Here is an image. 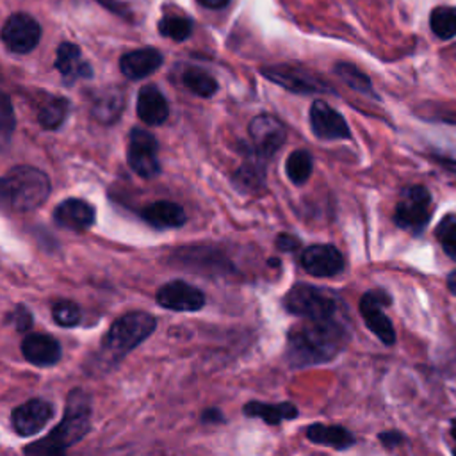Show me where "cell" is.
I'll list each match as a JSON object with an SVG mask.
<instances>
[{
    "instance_id": "obj_23",
    "label": "cell",
    "mask_w": 456,
    "mask_h": 456,
    "mask_svg": "<svg viewBox=\"0 0 456 456\" xmlns=\"http://www.w3.org/2000/svg\"><path fill=\"white\" fill-rule=\"evenodd\" d=\"M306 436L314 444L328 445V447H333V449H347L354 444V436L342 426L312 424L306 429Z\"/></svg>"
},
{
    "instance_id": "obj_19",
    "label": "cell",
    "mask_w": 456,
    "mask_h": 456,
    "mask_svg": "<svg viewBox=\"0 0 456 456\" xmlns=\"http://www.w3.org/2000/svg\"><path fill=\"white\" fill-rule=\"evenodd\" d=\"M137 116L146 125H162L169 116V105L153 84L142 86L137 94Z\"/></svg>"
},
{
    "instance_id": "obj_7",
    "label": "cell",
    "mask_w": 456,
    "mask_h": 456,
    "mask_svg": "<svg viewBox=\"0 0 456 456\" xmlns=\"http://www.w3.org/2000/svg\"><path fill=\"white\" fill-rule=\"evenodd\" d=\"M128 166L141 178H153L160 173L159 164V142L153 134L134 126L128 135V150H126Z\"/></svg>"
},
{
    "instance_id": "obj_16",
    "label": "cell",
    "mask_w": 456,
    "mask_h": 456,
    "mask_svg": "<svg viewBox=\"0 0 456 456\" xmlns=\"http://www.w3.org/2000/svg\"><path fill=\"white\" fill-rule=\"evenodd\" d=\"M53 219L66 230L84 232L94 224L96 212L91 203L78 198H68L57 205L53 210Z\"/></svg>"
},
{
    "instance_id": "obj_15",
    "label": "cell",
    "mask_w": 456,
    "mask_h": 456,
    "mask_svg": "<svg viewBox=\"0 0 456 456\" xmlns=\"http://www.w3.org/2000/svg\"><path fill=\"white\" fill-rule=\"evenodd\" d=\"M303 269L317 278L335 276L344 269L342 253L331 244H314L301 253Z\"/></svg>"
},
{
    "instance_id": "obj_22",
    "label": "cell",
    "mask_w": 456,
    "mask_h": 456,
    "mask_svg": "<svg viewBox=\"0 0 456 456\" xmlns=\"http://www.w3.org/2000/svg\"><path fill=\"white\" fill-rule=\"evenodd\" d=\"M125 109V96L119 87H109L100 91L91 105V116L103 125L116 123Z\"/></svg>"
},
{
    "instance_id": "obj_10",
    "label": "cell",
    "mask_w": 456,
    "mask_h": 456,
    "mask_svg": "<svg viewBox=\"0 0 456 456\" xmlns=\"http://www.w3.org/2000/svg\"><path fill=\"white\" fill-rule=\"evenodd\" d=\"M390 305V296L383 290H369L360 299V314L367 324V328L383 342L394 344L395 331L390 319L385 315L383 308Z\"/></svg>"
},
{
    "instance_id": "obj_21",
    "label": "cell",
    "mask_w": 456,
    "mask_h": 456,
    "mask_svg": "<svg viewBox=\"0 0 456 456\" xmlns=\"http://www.w3.org/2000/svg\"><path fill=\"white\" fill-rule=\"evenodd\" d=\"M141 216L148 224L155 228H178L187 221L185 210L178 203L167 200L146 205Z\"/></svg>"
},
{
    "instance_id": "obj_34",
    "label": "cell",
    "mask_w": 456,
    "mask_h": 456,
    "mask_svg": "<svg viewBox=\"0 0 456 456\" xmlns=\"http://www.w3.org/2000/svg\"><path fill=\"white\" fill-rule=\"evenodd\" d=\"M14 112H12V105H11V98L9 94L2 96V107H0V132H2V139L4 142L9 141L12 130H14Z\"/></svg>"
},
{
    "instance_id": "obj_9",
    "label": "cell",
    "mask_w": 456,
    "mask_h": 456,
    "mask_svg": "<svg viewBox=\"0 0 456 456\" xmlns=\"http://www.w3.org/2000/svg\"><path fill=\"white\" fill-rule=\"evenodd\" d=\"M41 39L39 23L25 12L11 14L2 27V41L14 53H28Z\"/></svg>"
},
{
    "instance_id": "obj_4",
    "label": "cell",
    "mask_w": 456,
    "mask_h": 456,
    "mask_svg": "<svg viewBox=\"0 0 456 456\" xmlns=\"http://www.w3.org/2000/svg\"><path fill=\"white\" fill-rule=\"evenodd\" d=\"M285 308L303 319L324 321L340 317L342 305L331 290H324L308 283H296L283 297Z\"/></svg>"
},
{
    "instance_id": "obj_39",
    "label": "cell",
    "mask_w": 456,
    "mask_h": 456,
    "mask_svg": "<svg viewBox=\"0 0 456 456\" xmlns=\"http://www.w3.org/2000/svg\"><path fill=\"white\" fill-rule=\"evenodd\" d=\"M447 289L452 296H456V271H452L449 276H447Z\"/></svg>"
},
{
    "instance_id": "obj_13",
    "label": "cell",
    "mask_w": 456,
    "mask_h": 456,
    "mask_svg": "<svg viewBox=\"0 0 456 456\" xmlns=\"http://www.w3.org/2000/svg\"><path fill=\"white\" fill-rule=\"evenodd\" d=\"M310 128L315 137L326 141L351 137V130L344 116L322 100H315L310 107Z\"/></svg>"
},
{
    "instance_id": "obj_27",
    "label": "cell",
    "mask_w": 456,
    "mask_h": 456,
    "mask_svg": "<svg viewBox=\"0 0 456 456\" xmlns=\"http://www.w3.org/2000/svg\"><path fill=\"white\" fill-rule=\"evenodd\" d=\"M69 110V102L62 96H52L37 110V121L45 130H55L62 125Z\"/></svg>"
},
{
    "instance_id": "obj_1",
    "label": "cell",
    "mask_w": 456,
    "mask_h": 456,
    "mask_svg": "<svg viewBox=\"0 0 456 456\" xmlns=\"http://www.w3.org/2000/svg\"><path fill=\"white\" fill-rule=\"evenodd\" d=\"M347 328L337 319L312 321L292 326L289 331V349L287 356L292 365H312L331 360L346 344Z\"/></svg>"
},
{
    "instance_id": "obj_30",
    "label": "cell",
    "mask_w": 456,
    "mask_h": 456,
    "mask_svg": "<svg viewBox=\"0 0 456 456\" xmlns=\"http://www.w3.org/2000/svg\"><path fill=\"white\" fill-rule=\"evenodd\" d=\"M285 171L287 176L292 183L301 185L308 180L312 173V157L306 150H294L285 162Z\"/></svg>"
},
{
    "instance_id": "obj_38",
    "label": "cell",
    "mask_w": 456,
    "mask_h": 456,
    "mask_svg": "<svg viewBox=\"0 0 456 456\" xmlns=\"http://www.w3.org/2000/svg\"><path fill=\"white\" fill-rule=\"evenodd\" d=\"M207 9H221L230 4V0H198Z\"/></svg>"
},
{
    "instance_id": "obj_36",
    "label": "cell",
    "mask_w": 456,
    "mask_h": 456,
    "mask_svg": "<svg viewBox=\"0 0 456 456\" xmlns=\"http://www.w3.org/2000/svg\"><path fill=\"white\" fill-rule=\"evenodd\" d=\"M431 159H433V162L438 164L444 171H447V173H451L452 176H456V159H452V157H449V155H440V153H433Z\"/></svg>"
},
{
    "instance_id": "obj_2",
    "label": "cell",
    "mask_w": 456,
    "mask_h": 456,
    "mask_svg": "<svg viewBox=\"0 0 456 456\" xmlns=\"http://www.w3.org/2000/svg\"><path fill=\"white\" fill-rule=\"evenodd\" d=\"M91 420L89 399L82 390H73L68 395L66 410L62 420L57 428L48 433L43 440L27 447V454L30 456H64L66 449L77 444L87 431Z\"/></svg>"
},
{
    "instance_id": "obj_28",
    "label": "cell",
    "mask_w": 456,
    "mask_h": 456,
    "mask_svg": "<svg viewBox=\"0 0 456 456\" xmlns=\"http://www.w3.org/2000/svg\"><path fill=\"white\" fill-rule=\"evenodd\" d=\"M183 86L201 98H208L217 91V80L203 68L189 66L182 75Z\"/></svg>"
},
{
    "instance_id": "obj_6",
    "label": "cell",
    "mask_w": 456,
    "mask_h": 456,
    "mask_svg": "<svg viewBox=\"0 0 456 456\" xmlns=\"http://www.w3.org/2000/svg\"><path fill=\"white\" fill-rule=\"evenodd\" d=\"M433 198L428 187L420 183L406 185L394 208V223L411 235H420L433 217Z\"/></svg>"
},
{
    "instance_id": "obj_17",
    "label": "cell",
    "mask_w": 456,
    "mask_h": 456,
    "mask_svg": "<svg viewBox=\"0 0 456 456\" xmlns=\"http://www.w3.org/2000/svg\"><path fill=\"white\" fill-rule=\"evenodd\" d=\"M21 353L32 365L50 367L61 358V344L46 333H30L21 342Z\"/></svg>"
},
{
    "instance_id": "obj_31",
    "label": "cell",
    "mask_w": 456,
    "mask_h": 456,
    "mask_svg": "<svg viewBox=\"0 0 456 456\" xmlns=\"http://www.w3.org/2000/svg\"><path fill=\"white\" fill-rule=\"evenodd\" d=\"M159 32L164 37H169L173 41H183L192 32V21L187 16L180 14H166L159 21Z\"/></svg>"
},
{
    "instance_id": "obj_20",
    "label": "cell",
    "mask_w": 456,
    "mask_h": 456,
    "mask_svg": "<svg viewBox=\"0 0 456 456\" xmlns=\"http://www.w3.org/2000/svg\"><path fill=\"white\" fill-rule=\"evenodd\" d=\"M55 68L66 78V82H75L77 78H89L93 75L91 66L82 61V52L75 43H61L55 53Z\"/></svg>"
},
{
    "instance_id": "obj_5",
    "label": "cell",
    "mask_w": 456,
    "mask_h": 456,
    "mask_svg": "<svg viewBox=\"0 0 456 456\" xmlns=\"http://www.w3.org/2000/svg\"><path fill=\"white\" fill-rule=\"evenodd\" d=\"M157 326V321L148 312H130L118 317L105 337V351L110 356H123L142 340H146Z\"/></svg>"
},
{
    "instance_id": "obj_35",
    "label": "cell",
    "mask_w": 456,
    "mask_h": 456,
    "mask_svg": "<svg viewBox=\"0 0 456 456\" xmlns=\"http://www.w3.org/2000/svg\"><path fill=\"white\" fill-rule=\"evenodd\" d=\"M12 319H14L16 330H20V331H25V330H28V328L32 326V315H30V312H28L27 308H23V306H18V308L14 310Z\"/></svg>"
},
{
    "instance_id": "obj_25",
    "label": "cell",
    "mask_w": 456,
    "mask_h": 456,
    "mask_svg": "<svg viewBox=\"0 0 456 456\" xmlns=\"http://www.w3.org/2000/svg\"><path fill=\"white\" fill-rule=\"evenodd\" d=\"M429 28L442 41H449L456 37V7L454 5L433 7L429 12Z\"/></svg>"
},
{
    "instance_id": "obj_41",
    "label": "cell",
    "mask_w": 456,
    "mask_h": 456,
    "mask_svg": "<svg viewBox=\"0 0 456 456\" xmlns=\"http://www.w3.org/2000/svg\"><path fill=\"white\" fill-rule=\"evenodd\" d=\"M454 456H456V449H454Z\"/></svg>"
},
{
    "instance_id": "obj_24",
    "label": "cell",
    "mask_w": 456,
    "mask_h": 456,
    "mask_svg": "<svg viewBox=\"0 0 456 456\" xmlns=\"http://www.w3.org/2000/svg\"><path fill=\"white\" fill-rule=\"evenodd\" d=\"M244 413L248 417H258L267 424H280L281 420H289L297 417V410L292 403H280V404H267L258 401H249L244 404Z\"/></svg>"
},
{
    "instance_id": "obj_32",
    "label": "cell",
    "mask_w": 456,
    "mask_h": 456,
    "mask_svg": "<svg viewBox=\"0 0 456 456\" xmlns=\"http://www.w3.org/2000/svg\"><path fill=\"white\" fill-rule=\"evenodd\" d=\"M435 237L444 253L456 262V214H445L435 226Z\"/></svg>"
},
{
    "instance_id": "obj_3",
    "label": "cell",
    "mask_w": 456,
    "mask_h": 456,
    "mask_svg": "<svg viewBox=\"0 0 456 456\" xmlns=\"http://www.w3.org/2000/svg\"><path fill=\"white\" fill-rule=\"evenodd\" d=\"M4 207L14 212H28L43 205L50 194L46 173L32 166L11 167L0 183Z\"/></svg>"
},
{
    "instance_id": "obj_33",
    "label": "cell",
    "mask_w": 456,
    "mask_h": 456,
    "mask_svg": "<svg viewBox=\"0 0 456 456\" xmlns=\"http://www.w3.org/2000/svg\"><path fill=\"white\" fill-rule=\"evenodd\" d=\"M52 315H53V321H55L59 326L71 328V326L78 324V321H80V308H78V305L73 303V301L61 299V301H57V303L52 306Z\"/></svg>"
},
{
    "instance_id": "obj_8",
    "label": "cell",
    "mask_w": 456,
    "mask_h": 456,
    "mask_svg": "<svg viewBox=\"0 0 456 456\" xmlns=\"http://www.w3.org/2000/svg\"><path fill=\"white\" fill-rule=\"evenodd\" d=\"M248 134L253 144V151L260 159H269L285 142L287 132L283 123L271 114H258L249 121Z\"/></svg>"
},
{
    "instance_id": "obj_40",
    "label": "cell",
    "mask_w": 456,
    "mask_h": 456,
    "mask_svg": "<svg viewBox=\"0 0 456 456\" xmlns=\"http://www.w3.org/2000/svg\"><path fill=\"white\" fill-rule=\"evenodd\" d=\"M451 433H452V436L456 438V419L451 422Z\"/></svg>"
},
{
    "instance_id": "obj_26",
    "label": "cell",
    "mask_w": 456,
    "mask_h": 456,
    "mask_svg": "<svg viewBox=\"0 0 456 456\" xmlns=\"http://www.w3.org/2000/svg\"><path fill=\"white\" fill-rule=\"evenodd\" d=\"M335 73L356 93L360 94H365V96H370L374 100H379V96L376 94L374 91V86L370 82V78L360 69L356 68L354 64H349V62H337L335 64Z\"/></svg>"
},
{
    "instance_id": "obj_29",
    "label": "cell",
    "mask_w": 456,
    "mask_h": 456,
    "mask_svg": "<svg viewBox=\"0 0 456 456\" xmlns=\"http://www.w3.org/2000/svg\"><path fill=\"white\" fill-rule=\"evenodd\" d=\"M262 159L255 160H246L235 173H233V182L235 185L242 191H255L262 185L264 182V164L260 162Z\"/></svg>"
},
{
    "instance_id": "obj_18",
    "label": "cell",
    "mask_w": 456,
    "mask_h": 456,
    "mask_svg": "<svg viewBox=\"0 0 456 456\" xmlns=\"http://www.w3.org/2000/svg\"><path fill=\"white\" fill-rule=\"evenodd\" d=\"M162 53L157 48L146 46L137 48L132 52H126L119 59V69L121 73L130 80H141L153 71H157L162 64Z\"/></svg>"
},
{
    "instance_id": "obj_37",
    "label": "cell",
    "mask_w": 456,
    "mask_h": 456,
    "mask_svg": "<svg viewBox=\"0 0 456 456\" xmlns=\"http://www.w3.org/2000/svg\"><path fill=\"white\" fill-rule=\"evenodd\" d=\"M276 246H278L281 251H294V249L299 248V240H297L294 235L280 233L278 239H276Z\"/></svg>"
},
{
    "instance_id": "obj_12",
    "label": "cell",
    "mask_w": 456,
    "mask_h": 456,
    "mask_svg": "<svg viewBox=\"0 0 456 456\" xmlns=\"http://www.w3.org/2000/svg\"><path fill=\"white\" fill-rule=\"evenodd\" d=\"M262 73L271 82H274L292 93L310 94V93H319V91L328 89V86L322 84L315 75H312L310 71H306L305 68H299V66L278 64V66L262 68Z\"/></svg>"
},
{
    "instance_id": "obj_14",
    "label": "cell",
    "mask_w": 456,
    "mask_h": 456,
    "mask_svg": "<svg viewBox=\"0 0 456 456\" xmlns=\"http://www.w3.org/2000/svg\"><path fill=\"white\" fill-rule=\"evenodd\" d=\"M53 417V406L45 399H28L16 406L11 415L14 431L20 436H30L39 433Z\"/></svg>"
},
{
    "instance_id": "obj_11",
    "label": "cell",
    "mask_w": 456,
    "mask_h": 456,
    "mask_svg": "<svg viewBox=\"0 0 456 456\" xmlns=\"http://www.w3.org/2000/svg\"><path fill=\"white\" fill-rule=\"evenodd\" d=\"M155 297L162 308L175 312H196L205 305V294L183 280L164 283Z\"/></svg>"
}]
</instances>
